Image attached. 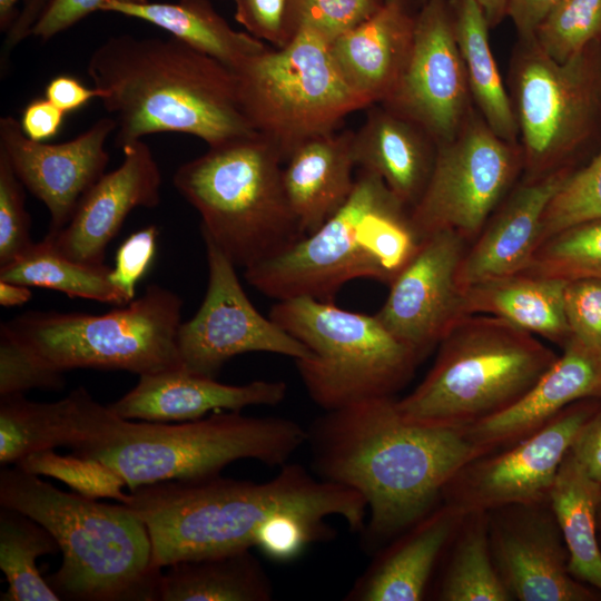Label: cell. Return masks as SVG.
<instances>
[{
    "instance_id": "4316f807",
    "label": "cell",
    "mask_w": 601,
    "mask_h": 601,
    "mask_svg": "<svg viewBox=\"0 0 601 601\" xmlns=\"http://www.w3.org/2000/svg\"><path fill=\"white\" fill-rule=\"evenodd\" d=\"M354 131L312 138L296 148L283 167L290 208L305 235L312 234L348 199L355 179Z\"/></svg>"
},
{
    "instance_id": "b9f144b4",
    "label": "cell",
    "mask_w": 601,
    "mask_h": 601,
    "mask_svg": "<svg viewBox=\"0 0 601 601\" xmlns=\"http://www.w3.org/2000/svg\"><path fill=\"white\" fill-rule=\"evenodd\" d=\"M63 384L62 372L40 361L1 324L0 397L23 395L31 388L58 390Z\"/></svg>"
},
{
    "instance_id": "d6986e66",
    "label": "cell",
    "mask_w": 601,
    "mask_h": 601,
    "mask_svg": "<svg viewBox=\"0 0 601 601\" xmlns=\"http://www.w3.org/2000/svg\"><path fill=\"white\" fill-rule=\"evenodd\" d=\"M116 129V119L104 117L68 141L48 144L28 138L19 120L0 119V151L22 185L47 207L48 234L69 223L81 197L105 174L106 142Z\"/></svg>"
},
{
    "instance_id": "e575fe53",
    "label": "cell",
    "mask_w": 601,
    "mask_h": 601,
    "mask_svg": "<svg viewBox=\"0 0 601 601\" xmlns=\"http://www.w3.org/2000/svg\"><path fill=\"white\" fill-rule=\"evenodd\" d=\"M110 272L111 268L105 264H83L61 255L43 238L13 262L1 266L0 280L125 306L129 302L111 283Z\"/></svg>"
},
{
    "instance_id": "db71d44e",
    "label": "cell",
    "mask_w": 601,
    "mask_h": 601,
    "mask_svg": "<svg viewBox=\"0 0 601 601\" xmlns=\"http://www.w3.org/2000/svg\"><path fill=\"white\" fill-rule=\"evenodd\" d=\"M32 293L29 286L0 280V304L6 307L26 304Z\"/></svg>"
},
{
    "instance_id": "836d02e7",
    "label": "cell",
    "mask_w": 601,
    "mask_h": 601,
    "mask_svg": "<svg viewBox=\"0 0 601 601\" xmlns=\"http://www.w3.org/2000/svg\"><path fill=\"white\" fill-rule=\"evenodd\" d=\"M443 558L435 599L440 601H512L494 566L487 511L464 515Z\"/></svg>"
},
{
    "instance_id": "816d5d0a",
    "label": "cell",
    "mask_w": 601,
    "mask_h": 601,
    "mask_svg": "<svg viewBox=\"0 0 601 601\" xmlns=\"http://www.w3.org/2000/svg\"><path fill=\"white\" fill-rule=\"evenodd\" d=\"M560 0H509L506 17L511 19L519 40H533L538 28Z\"/></svg>"
},
{
    "instance_id": "9a60e30c",
    "label": "cell",
    "mask_w": 601,
    "mask_h": 601,
    "mask_svg": "<svg viewBox=\"0 0 601 601\" xmlns=\"http://www.w3.org/2000/svg\"><path fill=\"white\" fill-rule=\"evenodd\" d=\"M203 238L208 284L199 309L178 329L181 367L216 378L228 359L243 353L268 352L295 361L312 357L305 344L254 307L240 285L236 265L210 237Z\"/></svg>"
},
{
    "instance_id": "c3c4849f",
    "label": "cell",
    "mask_w": 601,
    "mask_h": 601,
    "mask_svg": "<svg viewBox=\"0 0 601 601\" xmlns=\"http://www.w3.org/2000/svg\"><path fill=\"white\" fill-rule=\"evenodd\" d=\"M66 112L47 98L31 100L19 120L24 135L35 141H47L60 131Z\"/></svg>"
},
{
    "instance_id": "f5cc1de1",
    "label": "cell",
    "mask_w": 601,
    "mask_h": 601,
    "mask_svg": "<svg viewBox=\"0 0 601 601\" xmlns=\"http://www.w3.org/2000/svg\"><path fill=\"white\" fill-rule=\"evenodd\" d=\"M49 0H26L22 12H18L8 28L4 47L1 55V65L8 59L9 51L32 30L45 11Z\"/></svg>"
},
{
    "instance_id": "5bb4252c",
    "label": "cell",
    "mask_w": 601,
    "mask_h": 601,
    "mask_svg": "<svg viewBox=\"0 0 601 601\" xmlns=\"http://www.w3.org/2000/svg\"><path fill=\"white\" fill-rule=\"evenodd\" d=\"M601 400L577 401L521 442L462 465L442 490V502L462 512L550 501L562 459Z\"/></svg>"
},
{
    "instance_id": "f35d334b",
    "label": "cell",
    "mask_w": 601,
    "mask_h": 601,
    "mask_svg": "<svg viewBox=\"0 0 601 601\" xmlns=\"http://www.w3.org/2000/svg\"><path fill=\"white\" fill-rule=\"evenodd\" d=\"M593 220H601V147L566 178L549 203L540 244L569 227Z\"/></svg>"
},
{
    "instance_id": "484cf974",
    "label": "cell",
    "mask_w": 601,
    "mask_h": 601,
    "mask_svg": "<svg viewBox=\"0 0 601 601\" xmlns=\"http://www.w3.org/2000/svg\"><path fill=\"white\" fill-rule=\"evenodd\" d=\"M354 131L353 152L359 169L378 176L410 210L430 180L437 145L417 124L383 104L370 106Z\"/></svg>"
},
{
    "instance_id": "d590c367",
    "label": "cell",
    "mask_w": 601,
    "mask_h": 601,
    "mask_svg": "<svg viewBox=\"0 0 601 601\" xmlns=\"http://www.w3.org/2000/svg\"><path fill=\"white\" fill-rule=\"evenodd\" d=\"M60 551L52 534L14 509H0V568L8 581L2 601H58L56 591L36 565L41 555Z\"/></svg>"
},
{
    "instance_id": "7bdbcfd3",
    "label": "cell",
    "mask_w": 601,
    "mask_h": 601,
    "mask_svg": "<svg viewBox=\"0 0 601 601\" xmlns=\"http://www.w3.org/2000/svg\"><path fill=\"white\" fill-rule=\"evenodd\" d=\"M23 185L0 151V267L24 254L35 243Z\"/></svg>"
},
{
    "instance_id": "7dc6e473",
    "label": "cell",
    "mask_w": 601,
    "mask_h": 601,
    "mask_svg": "<svg viewBox=\"0 0 601 601\" xmlns=\"http://www.w3.org/2000/svg\"><path fill=\"white\" fill-rule=\"evenodd\" d=\"M112 1L144 3L149 0H49L32 36L47 41Z\"/></svg>"
},
{
    "instance_id": "cb8c5ba5",
    "label": "cell",
    "mask_w": 601,
    "mask_h": 601,
    "mask_svg": "<svg viewBox=\"0 0 601 601\" xmlns=\"http://www.w3.org/2000/svg\"><path fill=\"white\" fill-rule=\"evenodd\" d=\"M464 512L444 502L386 543L345 600L420 601Z\"/></svg>"
},
{
    "instance_id": "ba28073f",
    "label": "cell",
    "mask_w": 601,
    "mask_h": 601,
    "mask_svg": "<svg viewBox=\"0 0 601 601\" xmlns=\"http://www.w3.org/2000/svg\"><path fill=\"white\" fill-rule=\"evenodd\" d=\"M558 355L533 334L491 315H466L443 337L433 366L396 400L411 422L463 428L524 396Z\"/></svg>"
},
{
    "instance_id": "5b68a950",
    "label": "cell",
    "mask_w": 601,
    "mask_h": 601,
    "mask_svg": "<svg viewBox=\"0 0 601 601\" xmlns=\"http://www.w3.org/2000/svg\"><path fill=\"white\" fill-rule=\"evenodd\" d=\"M421 242L410 209L378 176L359 169L348 199L319 228L244 274L249 285L278 300L331 302L352 279L390 285Z\"/></svg>"
},
{
    "instance_id": "2e32d148",
    "label": "cell",
    "mask_w": 601,
    "mask_h": 601,
    "mask_svg": "<svg viewBox=\"0 0 601 601\" xmlns=\"http://www.w3.org/2000/svg\"><path fill=\"white\" fill-rule=\"evenodd\" d=\"M472 101L449 0H424L415 13L401 79L382 104L417 124L439 145L460 131Z\"/></svg>"
},
{
    "instance_id": "44dd1931",
    "label": "cell",
    "mask_w": 601,
    "mask_h": 601,
    "mask_svg": "<svg viewBox=\"0 0 601 601\" xmlns=\"http://www.w3.org/2000/svg\"><path fill=\"white\" fill-rule=\"evenodd\" d=\"M584 398L601 400V351L570 338L563 354L516 403L462 430L485 454L493 453L529 437Z\"/></svg>"
},
{
    "instance_id": "52a82bcc",
    "label": "cell",
    "mask_w": 601,
    "mask_h": 601,
    "mask_svg": "<svg viewBox=\"0 0 601 601\" xmlns=\"http://www.w3.org/2000/svg\"><path fill=\"white\" fill-rule=\"evenodd\" d=\"M284 160L258 134L209 146L173 176L178 193L198 211L210 237L245 269L306 236L283 184Z\"/></svg>"
},
{
    "instance_id": "ffe728a7",
    "label": "cell",
    "mask_w": 601,
    "mask_h": 601,
    "mask_svg": "<svg viewBox=\"0 0 601 601\" xmlns=\"http://www.w3.org/2000/svg\"><path fill=\"white\" fill-rule=\"evenodd\" d=\"M121 150V165L85 193L61 230L46 235L61 255L83 264H105L107 246L130 211L160 203L161 173L149 146L137 140Z\"/></svg>"
},
{
    "instance_id": "7a4b0ae2",
    "label": "cell",
    "mask_w": 601,
    "mask_h": 601,
    "mask_svg": "<svg viewBox=\"0 0 601 601\" xmlns=\"http://www.w3.org/2000/svg\"><path fill=\"white\" fill-rule=\"evenodd\" d=\"M124 503L145 523L152 566L159 571L179 561L256 546L262 528L276 516L324 521L334 515L354 532L363 531L367 516L356 491L288 462L267 482L220 474L161 481L137 487Z\"/></svg>"
},
{
    "instance_id": "277c9868",
    "label": "cell",
    "mask_w": 601,
    "mask_h": 601,
    "mask_svg": "<svg viewBox=\"0 0 601 601\" xmlns=\"http://www.w3.org/2000/svg\"><path fill=\"white\" fill-rule=\"evenodd\" d=\"M0 504L30 516L56 539L62 563L46 580L60 599L157 600L161 571L152 566L149 534L125 503L63 492L16 465L1 469Z\"/></svg>"
},
{
    "instance_id": "11a10c76",
    "label": "cell",
    "mask_w": 601,
    "mask_h": 601,
    "mask_svg": "<svg viewBox=\"0 0 601 601\" xmlns=\"http://www.w3.org/2000/svg\"><path fill=\"white\" fill-rule=\"evenodd\" d=\"M483 10L490 28H495L505 18L509 0H475Z\"/></svg>"
},
{
    "instance_id": "6da1fadb",
    "label": "cell",
    "mask_w": 601,
    "mask_h": 601,
    "mask_svg": "<svg viewBox=\"0 0 601 601\" xmlns=\"http://www.w3.org/2000/svg\"><path fill=\"white\" fill-rule=\"evenodd\" d=\"M306 432L317 476L364 499L368 548L388 543L427 514L442 502L450 477L485 454L462 428L407 421L393 397L327 411Z\"/></svg>"
},
{
    "instance_id": "60d3db41",
    "label": "cell",
    "mask_w": 601,
    "mask_h": 601,
    "mask_svg": "<svg viewBox=\"0 0 601 601\" xmlns=\"http://www.w3.org/2000/svg\"><path fill=\"white\" fill-rule=\"evenodd\" d=\"M384 0H286L289 40L300 30L313 31L328 42L362 22Z\"/></svg>"
},
{
    "instance_id": "4dcf8cb0",
    "label": "cell",
    "mask_w": 601,
    "mask_h": 601,
    "mask_svg": "<svg viewBox=\"0 0 601 601\" xmlns=\"http://www.w3.org/2000/svg\"><path fill=\"white\" fill-rule=\"evenodd\" d=\"M160 573L157 600L268 601L273 587L249 549L185 560Z\"/></svg>"
},
{
    "instance_id": "6f0895ef",
    "label": "cell",
    "mask_w": 601,
    "mask_h": 601,
    "mask_svg": "<svg viewBox=\"0 0 601 601\" xmlns=\"http://www.w3.org/2000/svg\"><path fill=\"white\" fill-rule=\"evenodd\" d=\"M385 2L400 4L413 12H416L421 6V0H384Z\"/></svg>"
},
{
    "instance_id": "e0dca14e",
    "label": "cell",
    "mask_w": 601,
    "mask_h": 601,
    "mask_svg": "<svg viewBox=\"0 0 601 601\" xmlns=\"http://www.w3.org/2000/svg\"><path fill=\"white\" fill-rule=\"evenodd\" d=\"M494 566L513 600L601 601L569 571V552L550 501L487 511Z\"/></svg>"
},
{
    "instance_id": "30bf717a",
    "label": "cell",
    "mask_w": 601,
    "mask_h": 601,
    "mask_svg": "<svg viewBox=\"0 0 601 601\" xmlns=\"http://www.w3.org/2000/svg\"><path fill=\"white\" fill-rule=\"evenodd\" d=\"M183 300L156 284L102 315L33 311L3 324L48 366L154 374L181 367L177 335Z\"/></svg>"
},
{
    "instance_id": "ac0fdd59",
    "label": "cell",
    "mask_w": 601,
    "mask_h": 601,
    "mask_svg": "<svg viewBox=\"0 0 601 601\" xmlns=\"http://www.w3.org/2000/svg\"><path fill=\"white\" fill-rule=\"evenodd\" d=\"M466 242L443 230L422 239L418 249L390 284L375 314L422 361L464 316L456 279Z\"/></svg>"
},
{
    "instance_id": "7c38bea8",
    "label": "cell",
    "mask_w": 601,
    "mask_h": 601,
    "mask_svg": "<svg viewBox=\"0 0 601 601\" xmlns=\"http://www.w3.org/2000/svg\"><path fill=\"white\" fill-rule=\"evenodd\" d=\"M235 73L245 116L284 164L302 144L371 106L343 78L329 42L309 30L252 57Z\"/></svg>"
},
{
    "instance_id": "8fae6325",
    "label": "cell",
    "mask_w": 601,
    "mask_h": 601,
    "mask_svg": "<svg viewBox=\"0 0 601 601\" xmlns=\"http://www.w3.org/2000/svg\"><path fill=\"white\" fill-rule=\"evenodd\" d=\"M511 101L523 154V179L577 170L601 147V42L559 62L533 40H519Z\"/></svg>"
},
{
    "instance_id": "ee69618b",
    "label": "cell",
    "mask_w": 601,
    "mask_h": 601,
    "mask_svg": "<svg viewBox=\"0 0 601 601\" xmlns=\"http://www.w3.org/2000/svg\"><path fill=\"white\" fill-rule=\"evenodd\" d=\"M564 309L570 338L601 351V280L581 278L568 282Z\"/></svg>"
},
{
    "instance_id": "1f68e13d",
    "label": "cell",
    "mask_w": 601,
    "mask_h": 601,
    "mask_svg": "<svg viewBox=\"0 0 601 601\" xmlns=\"http://www.w3.org/2000/svg\"><path fill=\"white\" fill-rule=\"evenodd\" d=\"M600 499L601 484L585 472L569 449L558 469L550 504L568 548L571 575L601 592L597 522Z\"/></svg>"
},
{
    "instance_id": "f546056e",
    "label": "cell",
    "mask_w": 601,
    "mask_h": 601,
    "mask_svg": "<svg viewBox=\"0 0 601 601\" xmlns=\"http://www.w3.org/2000/svg\"><path fill=\"white\" fill-rule=\"evenodd\" d=\"M101 11L154 24L234 71L269 48L266 42L248 32L235 30L209 0L144 3L112 1Z\"/></svg>"
},
{
    "instance_id": "4fadbf2b",
    "label": "cell",
    "mask_w": 601,
    "mask_h": 601,
    "mask_svg": "<svg viewBox=\"0 0 601 601\" xmlns=\"http://www.w3.org/2000/svg\"><path fill=\"white\" fill-rule=\"evenodd\" d=\"M521 171L520 144L497 136L473 109L460 131L437 145L430 180L410 210L420 237L450 230L475 240Z\"/></svg>"
},
{
    "instance_id": "f1b7e54d",
    "label": "cell",
    "mask_w": 601,
    "mask_h": 601,
    "mask_svg": "<svg viewBox=\"0 0 601 601\" xmlns=\"http://www.w3.org/2000/svg\"><path fill=\"white\" fill-rule=\"evenodd\" d=\"M566 280L524 272L487 278L464 288L465 315H491L562 347L570 339L564 309Z\"/></svg>"
},
{
    "instance_id": "8992f818",
    "label": "cell",
    "mask_w": 601,
    "mask_h": 601,
    "mask_svg": "<svg viewBox=\"0 0 601 601\" xmlns=\"http://www.w3.org/2000/svg\"><path fill=\"white\" fill-rule=\"evenodd\" d=\"M306 439L298 423L277 416L216 411L177 424L137 423L109 407L96 432L71 454L106 465L131 492L161 481L217 475L242 459L282 466Z\"/></svg>"
},
{
    "instance_id": "74e56055",
    "label": "cell",
    "mask_w": 601,
    "mask_h": 601,
    "mask_svg": "<svg viewBox=\"0 0 601 601\" xmlns=\"http://www.w3.org/2000/svg\"><path fill=\"white\" fill-rule=\"evenodd\" d=\"M534 41L559 62L601 42V0H560L538 28Z\"/></svg>"
},
{
    "instance_id": "bcb514c9",
    "label": "cell",
    "mask_w": 601,
    "mask_h": 601,
    "mask_svg": "<svg viewBox=\"0 0 601 601\" xmlns=\"http://www.w3.org/2000/svg\"><path fill=\"white\" fill-rule=\"evenodd\" d=\"M235 20L249 35L282 48L290 40L286 21V0H233Z\"/></svg>"
},
{
    "instance_id": "9c48e42d",
    "label": "cell",
    "mask_w": 601,
    "mask_h": 601,
    "mask_svg": "<svg viewBox=\"0 0 601 601\" xmlns=\"http://www.w3.org/2000/svg\"><path fill=\"white\" fill-rule=\"evenodd\" d=\"M269 317L312 351V357L295 362L308 395L326 412L393 397L421 362L375 315L327 300L282 299Z\"/></svg>"
},
{
    "instance_id": "3957f363",
    "label": "cell",
    "mask_w": 601,
    "mask_h": 601,
    "mask_svg": "<svg viewBox=\"0 0 601 601\" xmlns=\"http://www.w3.org/2000/svg\"><path fill=\"white\" fill-rule=\"evenodd\" d=\"M87 73L117 121V147L180 132L208 147L257 134L242 108L234 70L170 36H115L91 53Z\"/></svg>"
},
{
    "instance_id": "f907efd6",
    "label": "cell",
    "mask_w": 601,
    "mask_h": 601,
    "mask_svg": "<svg viewBox=\"0 0 601 601\" xmlns=\"http://www.w3.org/2000/svg\"><path fill=\"white\" fill-rule=\"evenodd\" d=\"M46 98L63 112H72L90 100L102 97V91L96 87L88 88L77 78L60 75L52 78L45 89Z\"/></svg>"
},
{
    "instance_id": "ab89813d",
    "label": "cell",
    "mask_w": 601,
    "mask_h": 601,
    "mask_svg": "<svg viewBox=\"0 0 601 601\" xmlns=\"http://www.w3.org/2000/svg\"><path fill=\"white\" fill-rule=\"evenodd\" d=\"M33 474L50 475L67 483L77 493L91 497H110L124 503L122 480L106 465L75 454L61 456L48 450L29 455L17 464Z\"/></svg>"
},
{
    "instance_id": "680465c9",
    "label": "cell",
    "mask_w": 601,
    "mask_h": 601,
    "mask_svg": "<svg viewBox=\"0 0 601 601\" xmlns=\"http://www.w3.org/2000/svg\"><path fill=\"white\" fill-rule=\"evenodd\" d=\"M597 522H598V538H599V544L601 549V499L598 506Z\"/></svg>"
},
{
    "instance_id": "681fc988",
    "label": "cell",
    "mask_w": 601,
    "mask_h": 601,
    "mask_svg": "<svg viewBox=\"0 0 601 601\" xmlns=\"http://www.w3.org/2000/svg\"><path fill=\"white\" fill-rule=\"evenodd\" d=\"M570 451L585 472L601 484V407L582 426Z\"/></svg>"
},
{
    "instance_id": "d4e9b609",
    "label": "cell",
    "mask_w": 601,
    "mask_h": 601,
    "mask_svg": "<svg viewBox=\"0 0 601 601\" xmlns=\"http://www.w3.org/2000/svg\"><path fill=\"white\" fill-rule=\"evenodd\" d=\"M415 13L384 2L329 42L343 78L371 106L386 101L401 79L413 42Z\"/></svg>"
},
{
    "instance_id": "603a6c76",
    "label": "cell",
    "mask_w": 601,
    "mask_h": 601,
    "mask_svg": "<svg viewBox=\"0 0 601 601\" xmlns=\"http://www.w3.org/2000/svg\"><path fill=\"white\" fill-rule=\"evenodd\" d=\"M283 381H253L228 385L183 367L139 376L137 385L109 407L126 420L187 422L214 411H242L250 405L284 401Z\"/></svg>"
},
{
    "instance_id": "91938a15",
    "label": "cell",
    "mask_w": 601,
    "mask_h": 601,
    "mask_svg": "<svg viewBox=\"0 0 601 601\" xmlns=\"http://www.w3.org/2000/svg\"><path fill=\"white\" fill-rule=\"evenodd\" d=\"M424 0H421V3L423 2Z\"/></svg>"
},
{
    "instance_id": "d6a6232c",
    "label": "cell",
    "mask_w": 601,
    "mask_h": 601,
    "mask_svg": "<svg viewBox=\"0 0 601 601\" xmlns=\"http://www.w3.org/2000/svg\"><path fill=\"white\" fill-rule=\"evenodd\" d=\"M454 35L472 100L477 111L501 138L519 142V128L511 97L494 59L485 14L475 0H449Z\"/></svg>"
},
{
    "instance_id": "f6af8a7d",
    "label": "cell",
    "mask_w": 601,
    "mask_h": 601,
    "mask_svg": "<svg viewBox=\"0 0 601 601\" xmlns=\"http://www.w3.org/2000/svg\"><path fill=\"white\" fill-rule=\"evenodd\" d=\"M157 239L158 228L154 225L147 226L130 235L117 250L110 280L129 303L135 299L137 283L155 258Z\"/></svg>"
},
{
    "instance_id": "9f6ffc18",
    "label": "cell",
    "mask_w": 601,
    "mask_h": 601,
    "mask_svg": "<svg viewBox=\"0 0 601 601\" xmlns=\"http://www.w3.org/2000/svg\"><path fill=\"white\" fill-rule=\"evenodd\" d=\"M19 0H0V29L6 32L18 13Z\"/></svg>"
},
{
    "instance_id": "83f0119b",
    "label": "cell",
    "mask_w": 601,
    "mask_h": 601,
    "mask_svg": "<svg viewBox=\"0 0 601 601\" xmlns=\"http://www.w3.org/2000/svg\"><path fill=\"white\" fill-rule=\"evenodd\" d=\"M105 406L83 387L53 403H36L23 395L0 398V463L22 459L58 446L71 450L89 436Z\"/></svg>"
},
{
    "instance_id": "7402d4cb",
    "label": "cell",
    "mask_w": 601,
    "mask_h": 601,
    "mask_svg": "<svg viewBox=\"0 0 601 601\" xmlns=\"http://www.w3.org/2000/svg\"><path fill=\"white\" fill-rule=\"evenodd\" d=\"M573 169H561L513 188L472 242L456 279L463 290L477 282L523 272L540 244L544 211Z\"/></svg>"
},
{
    "instance_id": "8d00e7d4",
    "label": "cell",
    "mask_w": 601,
    "mask_h": 601,
    "mask_svg": "<svg viewBox=\"0 0 601 601\" xmlns=\"http://www.w3.org/2000/svg\"><path fill=\"white\" fill-rule=\"evenodd\" d=\"M523 272L566 282L601 280V220L582 223L549 237Z\"/></svg>"
}]
</instances>
